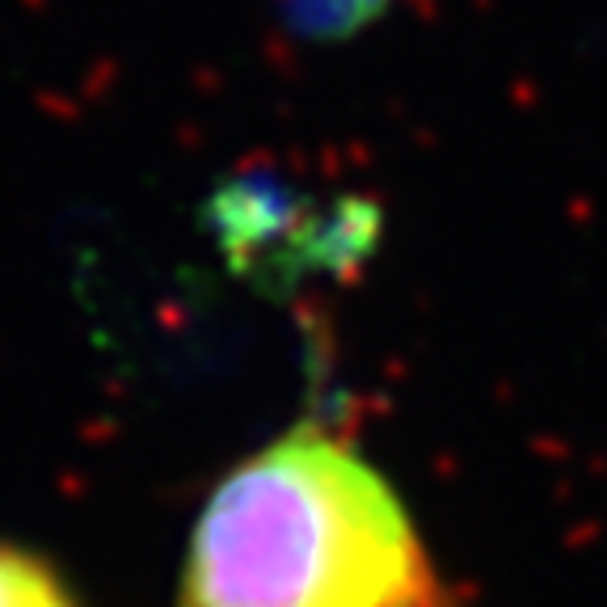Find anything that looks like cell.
Returning <instances> with one entry per match:
<instances>
[{
    "instance_id": "obj_1",
    "label": "cell",
    "mask_w": 607,
    "mask_h": 607,
    "mask_svg": "<svg viewBox=\"0 0 607 607\" xmlns=\"http://www.w3.org/2000/svg\"><path fill=\"white\" fill-rule=\"evenodd\" d=\"M178 607H435V583L397 490L300 426L215 486Z\"/></svg>"
},
{
    "instance_id": "obj_2",
    "label": "cell",
    "mask_w": 607,
    "mask_h": 607,
    "mask_svg": "<svg viewBox=\"0 0 607 607\" xmlns=\"http://www.w3.org/2000/svg\"><path fill=\"white\" fill-rule=\"evenodd\" d=\"M0 607H72V599L47 561L0 544Z\"/></svg>"
}]
</instances>
